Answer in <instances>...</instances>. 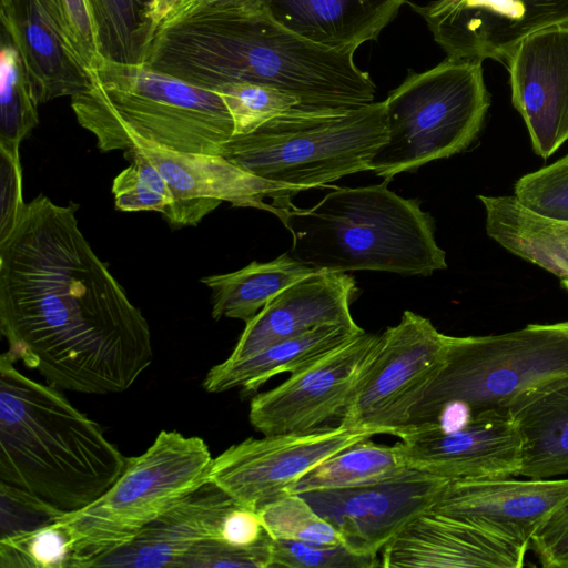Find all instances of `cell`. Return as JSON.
<instances>
[{
  "label": "cell",
  "mask_w": 568,
  "mask_h": 568,
  "mask_svg": "<svg viewBox=\"0 0 568 568\" xmlns=\"http://www.w3.org/2000/svg\"><path fill=\"white\" fill-rule=\"evenodd\" d=\"M77 209L39 194L0 236L4 353L61 390L123 393L153 362L151 328L83 235Z\"/></svg>",
  "instance_id": "1"
},
{
  "label": "cell",
  "mask_w": 568,
  "mask_h": 568,
  "mask_svg": "<svg viewBox=\"0 0 568 568\" xmlns=\"http://www.w3.org/2000/svg\"><path fill=\"white\" fill-rule=\"evenodd\" d=\"M0 356V481L62 513L82 509L122 474L128 457L53 385Z\"/></svg>",
  "instance_id": "2"
},
{
  "label": "cell",
  "mask_w": 568,
  "mask_h": 568,
  "mask_svg": "<svg viewBox=\"0 0 568 568\" xmlns=\"http://www.w3.org/2000/svg\"><path fill=\"white\" fill-rule=\"evenodd\" d=\"M389 180L335 189L310 209L282 210L290 254L316 271L430 275L447 268L432 215L418 200L390 191Z\"/></svg>",
  "instance_id": "3"
},
{
  "label": "cell",
  "mask_w": 568,
  "mask_h": 568,
  "mask_svg": "<svg viewBox=\"0 0 568 568\" xmlns=\"http://www.w3.org/2000/svg\"><path fill=\"white\" fill-rule=\"evenodd\" d=\"M88 84L71 98L78 123L102 152L141 144L222 154L234 123L222 97L143 64L103 59L88 70Z\"/></svg>",
  "instance_id": "4"
},
{
  "label": "cell",
  "mask_w": 568,
  "mask_h": 568,
  "mask_svg": "<svg viewBox=\"0 0 568 568\" xmlns=\"http://www.w3.org/2000/svg\"><path fill=\"white\" fill-rule=\"evenodd\" d=\"M567 382L568 321L497 335L449 336L444 362L402 432L434 423L449 403L468 406L474 417L509 410L527 396Z\"/></svg>",
  "instance_id": "5"
},
{
  "label": "cell",
  "mask_w": 568,
  "mask_h": 568,
  "mask_svg": "<svg viewBox=\"0 0 568 568\" xmlns=\"http://www.w3.org/2000/svg\"><path fill=\"white\" fill-rule=\"evenodd\" d=\"M386 135L385 101L334 110L293 108L251 133L233 135L221 155L266 180L310 190L371 171Z\"/></svg>",
  "instance_id": "6"
},
{
  "label": "cell",
  "mask_w": 568,
  "mask_h": 568,
  "mask_svg": "<svg viewBox=\"0 0 568 568\" xmlns=\"http://www.w3.org/2000/svg\"><path fill=\"white\" fill-rule=\"evenodd\" d=\"M213 457L197 436L161 430L149 448L128 457L112 486L87 507L63 513L72 568H90L98 558L133 541L184 497L209 483Z\"/></svg>",
  "instance_id": "7"
},
{
  "label": "cell",
  "mask_w": 568,
  "mask_h": 568,
  "mask_svg": "<svg viewBox=\"0 0 568 568\" xmlns=\"http://www.w3.org/2000/svg\"><path fill=\"white\" fill-rule=\"evenodd\" d=\"M384 101L386 141L369 162L384 179L467 149L490 106L481 61L448 57L427 71L409 72Z\"/></svg>",
  "instance_id": "8"
},
{
  "label": "cell",
  "mask_w": 568,
  "mask_h": 568,
  "mask_svg": "<svg viewBox=\"0 0 568 568\" xmlns=\"http://www.w3.org/2000/svg\"><path fill=\"white\" fill-rule=\"evenodd\" d=\"M449 335L405 311L381 333L376 354L339 424L396 436L440 368Z\"/></svg>",
  "instance_id": "9"
},
{
  "label": "cell",
  "mask_w": 568,
  "mask_h": 568,
  "mask_svg": "<svg viewBox=\"0 0 568 568\" xmlns=\"http://www.w3.org/2000/svg\"><path fill=\"white\" fill-rule=\"evenodd\" d=\"M375 435L371 429L338 424L305 433L250 437L213 457L209 480L257 511L290 493L320 463Z\"/></svg>",
  "instance_id": "10"
},
{
  "label": "cell",
  "mask_w": 568,
  "mask_h": 568,
  "mask_svg": "<svg viewBox=\"0 0 568 568\" xmlns=\"http://www.w3.org/2000/svg\"><path fill=\"white\" fill-rule=\"evenodd\" d=\"M381 333L363 332L311 366L291 374L250 403L248 419L263 435L305 433L342 418L378 348Z\"/></svg>",
  "instance_id": "11"
},
{
  "label": "cell",
  "mask_w": 568,
  "mask_h": 568,
  "mask_svg": "<svg viewBox=\"0 0 568 568\" xmlns=\"http://www.w3.org/2000/svg\"><path fill=\"white\" fill-rule=\"evenodd\" d=\"M409 6L452 59L506 63L527 37L568 27V0H435Z\"/></svg>",
  "instance_id": "12"
},
{
  "label": "cell",
  "mask_w": 568,
  "mask_h": 568,
  "mask_svg": "<svg viewBox=\"0 0 568 568\" xmlns=\"http://www.w3.org/2000/svg\"><path fill=\"white\" fill-rule=\"evenodd\" d=\"M134 149L158 168L173 194V206L164 217L173 227L197 225L222 202L265 210L277 216L292 205V196L306 191L255 175L221 154L173 151L151 144Z\"/></svg>",
  "instance_id": "13"
},
{
  "label": "cell",
  "mask_w": 568,
  "mask_h": 568,
  "mask_svg": "<svg viewBox=\"0 0 568 568\" xmlns=\"http://www.w3.org/2000/svg\"><path fill=\"white\" fill-rule=\"evenodd\" d=\"M396 437L410 468L448 481L516 477L523 464V437L510 410L481 412L455 430L427 424Z\"/></svg>",
  "instance_id": "14"
},
{
  "label": "cell",
  "mask_w": 568,
  "mask_h": 568,
  "mask_svg": "<svg viewBox=\"0 0 568 568\" xmlns=\"http://www.w3.org/2000/svg\"><path fill=\"white\" fill-rule=\"evenodd\" d=\"M448 480L417 469L379 483L302 493L351 549L379 555L413 519L430 509Z\"/></svg>",
  "instance_id": "15"
},
{
  "label": "cell",
  "mask_w": 568,
  "mask_h": 568,
  "mask_svg": "<svg viewBox=\"0 0 568 568\" xmlns=\"http://www.w3.org/2000/svg\"><path fill=\"white\" fill-rule=\"evenodd\" d=\"M529 544L490 525L433 509L381 551L385 568H520Z\"/></svg>",
  "instance_id": "16"
},
{
  "label": "cell",
  "mask_w": 568,
  "mask_h": 568,
  "mask_svg": "<svg viewBox=\"0 0 568 568\" xmlns=\"http://www.w3.org/2000/svg\"><path fill=\"white\" fill-rule=\"evenodd\" d=\"M511 102L535 153L548 159L568 140V27L524 39L506 62Z\"/></svg>",
  "instance_id": "17"
},
{
  "label": "cell",
  "mask_w": 568,
  "mask_h": 568,
  "mask_svg": "<svg viewBox=\"0 0 568 568\" xmlns=\"http://www.w3.org/2000/svg\"><path fill=\"white\" fill-rule=\"evenodd\" d=\"M568 503V478L449 481L430 508L496 527L530 546L535 534Z\"/></svg>",
  "instance_id": "18"
},
{
  "label": "cell",
  "mask_w": 568,
  "mask_h": 568,
  "mask_svg": "<svg viewBox=\"0 0 568 568\" xmlns=\"http://www.w3.org/2000/svg\"><path fill=\"white\" fill-rule=\"evenodd\" d=\"M356 292L354 277L344 272L316 271L296 281L245 323L227 358L247 357L324 324L355 322L351 303Z\"/></svg>",
  "instance_id": "19"
},
{
  "label": "cell",
  "mask_w": 568,
  "mask_h": 568,
  "mask_svg": "<svg viewBox=\"0 0 568 568\" xmlns=\"http://www.w3.org/2000/svg\"><path fill=\"white\" fill-rule=\"evenodd\" d=\"M236 503L209 481L151 523L129 545L98 558L90 568H181L197 544L220 540L223 519Z\"/></svg>",
  "instance_id": "20"
},
{
  "label": "cell",
  "mask_w": 568,
  "mask_h": 568,
  "mask_svg": "<svg viewBox=\"0 0 568 568\" xmlns=\"http://www.w3.org/2000/svg\"><path fill=\"white\" fill-rule=\"evenodd\" d=\"M1 29L17 47L39 102L78 94L88 71L72 54L43 0H0Z\"/></svg>",
  "instance_id": "21"
},
{
  "label": "cell",
  "mask_w": 568,
  "mask_h": 568,
  "mask_svg": "<svg viewBox=\"0 0 568 568\" xmlns=\"http://www.w3.org/2000/svg\"><path fill=\"white\" fill-rule=\"evenodd\" d=\"M407 0H263L262 10L300 37L354 54L376 40Z\"/></svg>",
  "instance_id": "22"
},
{
  "label": "cell",
  "mask_w": 568,
  "mask_h": 568,
  "mask_svg": "<svg viewBox=\"0 0 568 568\" xmlns=\"http://www.w3.org/2000/svg\"><path fill=\"white\" fill-rule=\"evenodd\" d=\"M365 332L356 322L324 324L302 335L274 343L240 359L226 358L214 365L203 379L207 393L241 388L256 392L282 373H296L318 362Z\"/></svg>",
  "instance_id": "23"
},
{
  "label": "cell",
  "mask_w": 568,
  "mask_h": 568,
  "mask_svg": "<svg viewBox=\"0 0 568 568\" xmlns=\"http://www.w3.org/2000/svg\"><path fill=\"white\" fill-rule=\"evenodd\" d=\"M486 232L510 253L557 275L568 290V221L547 217L514 195H479Z\"/></svg>",
  "instance_id": "24"
},
{
  "label": "cell",
  "mask_w": 568,
  "mask_h": 568,
  "mask_svg": "<svg viewBox=\"0 0 568 568\" xmlns=\"http://www.w3.org/2000/svg\"><path fill=\"white\" fill-rule=\"evenodd\" d=\"M509 410L523 437L519 476L568 474V382L529 395Z\"/></svg>",
  "instance_id": "25"
},
{
  "label": "cell",
  "mask_w": 568,
  "mask_h": 568,
  "mask_svg": "<svg viewBox=\"0 0 568 568\" xmlns=\"http://www.w3.org/2000/svg\"><path fill=\"white\" fill-rule=\"evenodd\" d=\"M316 272L286 252L268 262L253 261L237 271L205 276L211 291V315L248 322L285 287Z\"/></svg>",
  "instance_id": "26"
},
{
  "label": "cell",
  "mask_w": 568,
  "mask_h": 568,
  "mask_svg": "<svg viewBox=\"0 0 568 568\" xmlns=\"http://www.w3.org/2000/svg\"><path fill=\"white\" fill-rule=\"evenodd\" d=\"M409 469L398 443L386 446L366 439L313 467L290 493L354 488L395 478Z\"/></svg>",
  "instance_id": "27"
},
{
  "label": "cell",
  "mask_w": 568,
  "mask_h": 568,
  "mask_svg": "<svg viewBox=\"0 0 568 568\" xmlns=\"http://www.w3.org/2000/svg\"><path fill=\"white\" fill-rule=\"evenodd\" d=\"M0 42V149L19 154L20 143L39 123L40 102L17 47L2 29Z\"/></svg>",
  "instance_id": "28"
},
{
  "label": "cell",
  "mask_w": 568,
  "mask_h": 568,
  "mask_svg": "<svg viewBox=\"0 0 568 568\" xmlns=\"http://www.w3.org/2000/svg\"><path fill=\"white\" fill-rule=\"evenodd\" d=\"M102 55L111 61L142 64L155 29L149 0H91Z\"/></svg>",
  "instance_id": "29"
},
{
  "label": "cell",
  "mask_w": 568,
  "mask_h": 568,
  "mask_svg": "<svg viewBox=\"0 0 568 568\" xmlns=\"http://www.w3.org/2000/svg\"><path fill=\"white\" fill-rule=\"evenodd\" d=\"M256 513L273 539L314 545L343 544L337 529L320 516L300 494L287 493Z\"/></svg>",
  "instance_id": "30"
},
{
  "label": "cell",
  "mask_w": 568,
  "mask_h": 568,
  "mask_svg": "<svg viewBox=\"0 0 568 568\" xmlns=\"http://www.w3.org/2000/svg\"><path fill=\"white\" fill-rule=\"evenodd\" d=\"M72 565L69 536L57 520L0 538L1 568H72Z\"/></svg>",
  "instance_id": "31"
},
{
  "label": "cell",
  "mask_w": 568,
  "mask_h": 568,
  "mask_svg": "<svg viewBox=\"0 0 568 568\" xmlns=\"http://www.w3.org/2000/svg\"><path fill=\"white\" fill-rule=\"evenodd\" d=\"M131 164L113 180L116 210L155 211L164 217L173 206V194L158 168L138 149L124 152Z\"/></svg>",
  "instance_id": "32"
},
{
  "label": "cell",
  "mask_w": 568,
  "mask_h": 568,
  "mask_svg": "<svg viewBox=\"0 0 568 568\" xmlns=\"http://www.w3.org/2000/svg\"><path fill=\"white\" fill-rule=\"evenodd\" d=\"M215 91L231 113L234 135L251 133L268 120L301 106L297 98L261 83L230 82Z\"/></svg>",
  "instance_id": "33"
},
{
  "label": "cell",
  "mask_w": 568,
  "mask_h": 568,
  "mask_svg": "<svg viewBox=\"0 0 568 568\" xmlns=\"http://www.w3.org/2000/svg\"><path fill=\"white\" fill-rule=\"evenodd\" d=\"M68 48L88 71L99 64L101 53L98 24L91 0H43Z\"/></svg>",
  "instance_id": "34"
},
{
  "label": "cell",
  "mask_w": 568,
  "mask_h": 568,
  "mask_svg": "<svg viewBox=\"0 0 568 568\" xmlns=\"http://www.w3.org/2000/svg\"><path fill=\"white\" fill-rule=\"evenodd\" d=\"M381 556L357 552L345 544L314 545L272 538L270 568H374Z\"/></svg>",
  "instance_id": "35"
},
{
  "label": "cell",
  "mask_w": 568,
  "mask_h": 568,
  "mask_svg": "<svg viewBox=\"0 0 568 568\" xmlns=\"http://www.w3.org/2000/svg\"><path fill=\"white\" fill-rule=\"evenodd\" d=\"M514 196L538 214L568 221V153L521 176L515 183Z\"/></svg>",
  "instance_id": "36"
},
{
  "label": "cell",
  "mask_w": 568,
  "mask_h": 568,
  "mask_svg": "<svg viewBox=\"0 0 568 568\" xmlns=\"http://www.w3.org/2000/svg\"><path fill=\"white\" fill-rule=\"evenodd\" d=\"M272 537L250 547L210 539L197 544L183 559L181 568H270Z\"/></svg>",
  "instance_id": "37"
},
{
  "label": "cell",
  "mask_w": 568,
  "mask_h": 568,
  "mask_svg": "<svg viewBox=\"0 0 568 568\" xmlns=\"http://www.w3.org/2000/svg\"><path fill=\"white\" fill-rule=\"evenodd\" d=\"M1 537L55 521L63 513L32 495L0 481Z\"/></svg>",
  "instance_id": "38"
},
{
  "label": "cell",
  "mask_w": 568,
  "mask_h": 568,
  "mask_svg": "<svg viewBox=\"0 0 568 568\" xmlns=\"http://www.w3.org/2000/svg\"><path fill=\"white\" fill-rule=\"evenodd\" d=\"M529 548L544 567L568 568V503L535 534Z\"/></svg>",
  "instance_id": "39"
},
{
  "label": "cell",
  "mask_w": 568,
  "mask_h": 568,
  "mask_svg": "<svg viewBox=\"0 0 568 568\" xmlns=\"http://www.w3.org/2000/svg\"><path fill=\"white\" fill-rule=\"evenodd\" d=\"M1 158V214L0 236L14 223L26 203L22 197V172L19 154L0 150Z\"/></svg>",
  "instance_id": "40"
},
{
  "label": "cell",
  "mask_w": 568,
  "mask_h": 568,
  "mask_svg": "<svg viewBox=\"0 0 568 568\" xmlns=\"http://www.w3.org/2000/svg\"><path fill=\"white\" fill-rule=\"evenodd\" d=\"M262 1L263 0H185L166 20L193 11H258L262 10Z\"/></svg>",
  "instance_id": "41"
},
{
  "label": "cell",
  "mask_w": 568,
  "mask_h": 568,
  "mask_svg": "<svg viewBox=\"0 0 568 568\" xmlns=\"http://www.w3.org/2000/svg\"><path fill=\"white\" fill-rule=\"evenodd\" d=\"M185 0H149L150 17L152 24L155 29V33L159 27L172 16V13L184 2Z\"/></svg>",
  "instance_id": "42"
},
{
  "label": "cell",
  "mask_w": 568,
  "mask_h": 568,
  "mask_svg": "<svg viewBox=\"0 0 568 568\" xmlns=\"http://www.w3.org/2000/svg\"><path fill=\"white\" fill-rule=\"evenodd\" d=\"M450 1H453V0H450Z\"/></svg>",
  "instance_id": "43"
}]
</instances>
